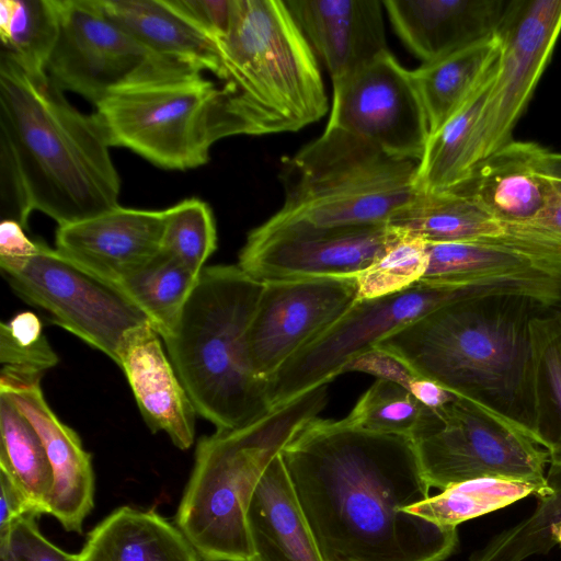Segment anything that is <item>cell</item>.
Listing matches in <instances>:
<instances>
[{
  "label": "cell",
  "instance_id": "cell-1",
  "mask_svg": "<svg viewBox=\"0 0 561 561\" xmlns=\"http://www.w3.org/2000/svg\"><path fill=\"white\" fill-rule=\"evenodd\" d=\"M324 561H444L458 543L404 510L430 497L411 437L316 417L280 451Z\"/></svg>",
  "mask_w": 561,
  "mask_h": 561
},
{
  "label": "cell",
  "instance_id": "cell-2",
  "mask_svg": "<svg viewBox=\"0 0 561 561\" xmlns=\"http://www.w3.org/2000/svg\"><path fill=\"white\" fill-rule=\"evenodd\" d=\"M103 128L80 112L48 76L0 57V196L2 219L24 228L33 211L58 226L118 205L121 178Z\"/></svg>",
  "mask_w": 561,
  "mask_h": 561
},
{
  "label": "cell",
  "instance_id": "cell-3",
  "mask_svg": "<svg viewBox=\"0 0 561 561\" xmlns=\"http://www.w3.org/2000/svg\"><path fill=\"white\" fill-rule=\"evenodd\" d=\"M547 308L551 307L524 295L465 298L437 308L375 346L536 442L530 325Z\"/></svg>",
  "mask_w": 561,
  "mask_h": 561
},
{
  "label": "cell",
  "instance_id": "cell-4",
  "mask_svg": "<svg viewBox=\"0 0 561 561\" xmlns=\"http://www.w3.org/2000/svg\"><path fill=\"white\" fill-rule=\"evenodd\" d=\"M263 287L239 265L205 266L162 339L196 413L216 430L239 428L272 411L267 381L253 373L245 342Z\"/></svg>",
  "mask_w": 561,
  "mask_h": 561
},
{
  "label": "cell",
  "instance_id": "cell-5",
  "mask_svg": "<svg viewBox=\"0 0 561 561\" xmlns=\"http://www.w3.org/2000/svg\"><path fill=\"white\" fill-rule=\"evenodd\" d=\"M319 385L239 428L202 437L175 515L202 561H252L245 511L270 462L328 402Z\"/></svg>",
  "mask_w": 561,
  "mask_h": 561
},
{
  "label": "cell",
  "instance_id": "cell-6",
  "mask_svg": "<svg viewBox=\"0 0 561 561\" xmlns=\"http://www.w3.org/2000/svg\"><path fill=\"white\" fill-rule=\"evenodd\" d=\"M218 49L239 135L297 131L328 112L319 61L284 1L236 0Z\"/></svg>",
  "mask_w": 561,
  "mask_h": 561
},
{
  "label": "cell",
  "instance_id": "cell-7",
  "mask_svg": "<svg viewBox=\"0 0 561 561\" xmlns=\"http://www.w3.org/2000/svg\"><path fill=\"white\" fill-rule=\"evenodd\" d=\"M419 162L391 157L339 128L284 157V202L271 218L318 227L388 225L416 190Z\"/></svg>",
  "mask_w": 561,
  "mask_h": 561
},
{
  "label": "cell",
  "instance_id": "cell-8",
  "mask_svg": "<svg viewBox=\"0 0 561 561\" xmlns=\"http://www.w3.org/2000/svg\"><path fill=\"white\" fill-rule=\"evenodd\" d=\"M94 106L110 147L167 170L204 165L215 142L239 135L222 85L195 70L126 85Z\"/></svg>",
  "mask_w": 561,
  "mask_h": 561
},
{
  "label": "cell",
  "instance_id": "cell-9",
  "mask_svg": "<svg viewBox=\"0 0 561 561\" xmlns=\"http://www.w3.org/2000/svg\"><path fill=\"white\" fill-rule=\"evenodd\" d=\"M428 485L439 490L479 478H502L549 491L548 451L520 428L462 397L436 412L413 438Z\"/></svg>",
  "mask_w": 561,
  "mask_h": 561
},
{
  "label": "cell",
  "instance_id": "cell-10",
  "mask_svg": "<svg viewBox=\"0 0 561 561\" xmlns=\"http://www.w3.org/2000/svg\"><path fill=\"white\" fill-rule=\"evenodd\" d=\"M13 291L117 364L133 330L151 324L119 284L105 279L39 241L22 265L2 272Z\"/></svg>",
  "mask_w": 561,
  "mask_h": 561
},
{
  "label": "cell",
  "instance_id": "cell-11",
  "mask_svg": "<svg viewBox=\"0 0 561 561\" xmlns=\"http://www.w3.org/2000/svg\"><path fill=\"white\" fill-rule=\"evenodd\" d=\"M486 295L495 294L419 282L389 296L357 300L334 325L288 359L267 380L271 409L284 405L319 385L329 383L342 374L350 360L437 308Z\"/></svg>",
  "mask_w": 561,
  "mask_h": 561
},
{
  "label": "cell",
  "instance_id": "cell-12",
  "mask_svg": "<svg viewBox=\"0 0 561 561\" xmlns=\"http://www.w3.org/2000/svg\"><path fill=\"white\" fill-rule=\"evenodd\" d=\"M56 8L58 34L46 72L62 92L95 105L126 85L194 70L144 47L94 0H56Z\"/></svg>",
  "mask_w": 561,
  "mask_h": 561
},
{
  "label": "cell",
  "instance_id": "cell-13",
  "mask_svg": "<svg viewBox=\"0 0 561 561\" xmlns=\"http://www.w3.org/2000/svg\"><path fill=\"white\" fill-rule=\"evenodd\" d=\"M400 236L389 225L318 227L267 219L248 234L238 265L261 282L356 277Z\"/></svg>",
  "mask_w": 561,
  "mask_h": 561
},
{
  "label": "cell",
  "instance_id": "cell-14",
  "mask_svg": "<svg viewBox=\"0 0 561 561\" xmlns=\"http://www.w3.org/2000/svg\"><path fill=\"white\" fill-rule=\"evenodd\" d=\"M327 126L358 136L387 154L419 162L430 128L411 70L387 50L332 81Z\"/></svg>",
  "mask_w": 561,
  "mask_h": 561
},
{
  "label": "cell",
  "instance_id": "cell-15",
  "mask_svg": "<svg viewBox=\"0 0 561 561\" xmlns=\"http://www.w3.org/2000/svg\"><path fill=\"white\" fill-rule=\"evenodd\" d=\"M560 33L561 0L507 2L496 30L501 44L496 78L473 136L474 168L513 140V129Z\"/></svg>",
  "mask_w": 561,
  "mask_h": 561
},
{
  "label": "cell",
  "instance_id": "cell-16",
  "mask_svg": "<svg viewBox=\"0 0 561 561\" xmlns=\"http://www.w3.org/2000/svg\"><path fill=\"white\" fill-rule=\"evenodd\" d=\"M357 300L356 277L264 282L245 336L253 373L267 381Z\"/></svg>",
  "mask_w": 561,
  "mask_h": 561
},
{
  "label": "cell",
  "instance_id": "cell-17",
  "mask_svg": "<svg viewBox=\"0 0 561 561\" xmlns=\"http://www.w3.org/2000/svg\"><path fill=\"white\" fill-rule=\"evenodd\" d=\"M42 375L1 369L5 394L38 433L54 473L48 514L68 531L82 533L94 504V472L90 454L78 434L50 409L41 387Z\"/></svg>",
  "mask_w": 561,
  "mask_h": 561
},
{
  "label": "cell",
  "instance_id": "cell-18",
  "mask_svg": "<svg viewBox=\"0 0 561 561\" xmlns=\"http://www.w3.org/2000/svg\"><path fill=\"white\" fill-rule=\"evenodd\" d=\"M165 209L116 207L93 217L58 226L56 250L119 284L161 251Z\"/></svg>",
  "mask_w": 561,
  "mask_h": 561
},
{
  "label": "cell",
  "instance_id": "cell-19",
  "mask_svg": "<svg viewBox=\"0 0 561 561\" xmlns=\"http://www.w3.org/2000/svg\"><path fill=\"white\" fill-rule=\"evenodd\" d=\"M309 46L332 81L354 71L387 47L379 0H285Z\"/></svg>",
  "mask_w": 561,
  "mask_h": 561
},
{
  "label": "cell",
  "instance_id": "cell-20",
  "mask_svg": "<svg viewBox=\"0 0 561 561\" xmlns=\"http://www.w3.org/2000/svg\"><path fill=\"white\" fill-rule=\"evenodd\" d=\"M117 365L124 371L139 411L152 433H165L174 446L188 449L195 437V408L151 324L125 337Z\"/></svg>",
  "mask_w": 561,
  "mask_h": 561
},
{
  "label": "cell",
  "instance_id": "cell-21",
  "mask_svg": "<svg viewBox=\"0 0 561 561\" xmlns=\"http://www.w3.org/2000/svg\"><path fill=\"white\" fill-rule=\"evenodd\" d=\"M508 1L385 0L399 38L423 64L493 36Z\"/></svg>",
  "mask_w": 561,
  "mask_h": 561
},
{
  "label": "cell",
  "instance_id": "cell-22",
  "mask_svg": "<svg viewBox=\"0 0 561 561\" xmlns=\"http://www.w3.org/2000/svg\"><path fill=\"white\" fill-rule=\"evenodd\" d=\"M541 149L535 142L512 140L478 163L470 179L455 188L471 195L503 226L529 222L554 188V180L536 169Z\"/></svg>",
  "mask_w": 561,
  "mask_h": 561
},
{
  "label": "cell",
  "instance_id": "cell-23",
  "mask_svg": "<svg viewBox=\"0 0 561 561\" xmlns=\"http://www.w3.org/2000/svg\"><path fill=\"white\" fill-rule=\"evenodd\" d=\"M245 523L252 561H324L280 454L254 488Z\"/></svg>",
  "mask_w": 561,
  "mask_h": 561
},
{
  "label": "cell",
  "instance_id": "cell-24",
  "mask_svg": "<svg viewBox=\"0 0 561 561\" xmlns=\"http://www.w3.org/2000/svg\"><path fill=\"white\" fill-rule=\"evenodd\" d=\"M96 5L150 51L218 77V45L167 0H94Z\"/></svg>",
  "mask_w": 561,
  "mask_h": 561
},
{
  "label": "cell",
  "instance_id": "cell-25",
  "mask_svg": "<svg viewBox=\"0 0 561 561\" xmlns=\"http://www.w3.org/2000/svg\"><path fill=\"white\" fill-rule=\"evenodd\" d=\"M80 561H198L181 530L154 511L122 506L88 535Z\"/></svg>",
  "mask_w": 561,
  "mask_h": 561
},
{
  "label": "cell",
  "instance_id": "cell-26",
  "mask_svg": "<svg viewBox=\"0 0 561 561\" xmlns=\"http://www.w3.org/2000/svg\"><path fill=\"white\" fill-rule=\"evenodd\" d=\"M388 225L427 243L478 241L504 234L502 224L471 195L457 188L416 191Z\"/></svg>",
  "mask_w": 561,
  "mask_h": 561
},
{
  "label": "cell",
  "instance_id": "cell-27",
  "mask_svg": "<svg viewBox=\"0 0 561 561\" xmlns=\"http://www.w3.org/2000/svg\"><path fill=\"white\" fill-rule=\"evenodd\" d=\"M496 33L449 55L411 70L422 101L430 136L466 102L499 60Z\"/></svg>",
  "mask_w": 561,
  "mask_h": 561
},
{
  "label": "cell",
  "instance_id": "cell-28",
  "mask_svg": "<svg viewBox=\"0 0 561 561\" xmlns=\"http://www.w3.org/2000/svg\"><path fill=\"white\" fill-rule=\"evenodd\" d=\"M497 67L499 60L459 110L430 136L416 169V191L451 190L470 179L474 169L473 136Z\"/></svg>",
  "mask_w": 561,
  "mask_h": 561
},
{
  "label": "cell",
  "instance_id": "cell-29",
  "mask_svg": "<svg viewBox=\"0 0 561 561\" xmlns=\"http://www.w3.org/2000/svg\"><path fill=\"white\" fill-rule=\"evenodd\" d=\"M536 442L561 466V309L547 308L531 321Z\"/></svg>",
  "mask_w": 561,
  "mask_h": 561
},
{
  "label": "cell",
  "instance_id": "cell-30",
  "mask_svg": "<svg viewBox=\"0 0 561 561\" xmlns=\"http://www.w3.org/2000/svg\"><path fill=\"white\" fill-rule=\"evenodd\" d=\"M0 469L22 490L37 516L48 514L54 473L45 446L31 422L0 393Z\"/></svg>",
  "mask_w": 561,
  "mask_h": 561
},
{
  "label": "cell",
  "instance_id": "cell-31",
  "mask_svg": "<svg viewBox=\"0 0 561 561\" xmlns=\"http://www.w3.org/2000/svg\"><path fill=\"white\" fill-rule=\"evenodd\" d=\"M199 275L161 250L119 285L163 339L175 325Z\"/></svg>",
  "mask_w": 561,
  "mask_h": 561
},
{
  "label": "cell",
  "instance_id": "cell-32",
  "mask_svg": "<svg viewBox=\"0 0 561 561\" xmlns=\"http://www.w3.org/2000/svg\"><path fill=\"white\" fill-rule=\"evenodd\" d=\"M548 493L537 497L535 511L494 536L469 561H524L561 546V466L549 465Z\"/></svg>",
  "mask_w": 561,
  "mask_h": 561
},
{
  "label": "cell",
  "instance_id": "cell-33",
  "mask_svg": "<svg viewBox=\"0 0 561 561\" xmlns=\"http://www.w3.org/2000/svg\"><path fill=\"white\" fill-rule=\"evenodd\" d=\"M530 494L538 497L541 491L524 481L479 478L450 485L404 511L439 526L457 527L462 522L503 508Z\"/></svg>",
  "mask_w": 561,
  "mask_h": 561
},
{
  "label": "cell",
  "instance_id": "cell-34",
  "mask_svg": "<svg viewBox=\"0 0 561 561\" xmlns=\"http://www.w3.org/2000/svg\"><path fill=\"white\" fill-rule=\"evenodd\" d=\"M58 34L56 0H1L2 50L33 76L46 67Z\"/></svg>",
  "mask_w": 561,
  "mask_h": 561
},
{
  "label": "cell",
  "instance_id": "cell-35",
  "mask_svg": "<svg viewBox=\"0 0 561 561\" xmlns=\"http://www.w3.org/2000/svg\"><path fill=\"white\" fill-rule=\"evenodd\" d=\"M435 413L400 385L377 379L344 420L365 431L413 438Z\"/></svg>",
  "mask_w": 561,
  "mask_h": 561
},
{
  "label": "cell",
  "instance_id": "cell-36",
  "mask_svg": "<svg viewBox=\"0 0 561 561\" xmlns=\"http://www.w3.org/2000/svg\"><path fill=\"white\" fill-rule=\"evenodd\" d=\"M216 249V222L206 202L192 197L165 209L163 252L201 274Z\"/></svg>",
  "mask_w": 561,
  "mask_h": 561
},
{
  "label": "cell",
  "instance_id": "cell-37",
  "mask_svg": "<svg viewBox=\"0 0 561 561\" xmlns=\"http://www.w3.org/2000/svg\"><path fill=\"white\" fill-rule=\"evenodd\" d=\"M427 262V242L401 232L383 255L356 276L358 300L389 296L414 286L422 279Z\"/></svg>",
  "mask_w": 561,
  "mask_h": 561
},
{
  "label": "cell",
  "instance_id": "cell-38",
  "mask_svg": "<svg viewBox=\"0 0 561 561\" xmlns=\"http://www.w3.org/2000/svg\"><path fill=\"white\" fill-rule=\"evenodd\" d=\"M58 356L50 346L39 318L32 311L16 313L0 325L2 367L44 375L56 366Z\"/></svg>",
  "mask_w": 561,
  "mask_h": 561
},
{
  "label": "cell",
  "instance_id": "cell-39",
  "mask_svg": "<svg viewBox=\"0 0 561 561\" xmlns=\"http://www.w3.org/2000/svg\"><path fill=\"white\" fill-rule=\"evenodd\" d=\"M0 561H80L47 540L39 531L35 516L28 515L13 524L0 538Z\"/></svg>",
  "mask_w": 561,
  "mask_h": 561
},
{
  "label": "cell",
  "instance_id": "cell-40",
  "mask_svg": "<svg viewBox=\"0 0 561 561\" xmlns=\"http://www.w3.org/2000/svg\"><path fill=\"white\" fill-rule=\"evenodd\" d=\"M167 2L217 45L230 31L236 0H167Z\"/></svg>",
  "mask_w": 561,
  "mask_h": 561
},
{
  "label": "cell",
  "instance_id": "cell-41",
  "mask_svg": "<svg viewBox=\"0 0 561 561\" xmlns=\"http://www.w3.org/2000/svg\"><path fill=\"white\" fill-rule=\"evenodd\" d=\"M358 371L400 385L408 391L421 376L404 360L394 354L374 346L350 360L342 369L343 373Z\"/></svg>",
  "mask_w": 561,
  "mask_h": 561
},
{
  "label": "cell",
  "instance_id": "cell-42",
  "mask_svg": "<svg viewBox=\"0 0 561 561\" xmlns=\"http://www.w3.org/2000/svg\"><path fill=\"white\" fill-rule=\"evenodd\" d=\"M20 222L2 219L0 225V267L2 272L15 268L30 260L39 248V241L30 239Z\"/></svg>",
  "mask_w": 561,
  "mask_h": 561
},
{
  "label": "cell",
  "instance_id": "cell-43",
  "mask_svg": "<svg viewBox=\"0 0 561 561\" xmlns=\"http://www.w3.org/2000/svg\"><path fill=\"white\" fill-rule=\"evenodd\" d=\"M0 538L4 537L20 518L35 514L31 503L10 476L0 469Z\"/></svg>",
  "mask_w": 561,
  "mask_h": 561
},
{
  "label": "cell",
  "instance_id": "cell-44",
  "mask_svg": "<svg viewBox=\"0 0 561 561\" xmlns=\"http://www.w3.org/2000/svg\"><path fill=\"white\" fill-rule=\"evenodd\" d=\"M425 408L439 411L458 397L440 383L420 376L409 390Z\"/></svg>",
  "mask_w": 561,
  "mask_h": 561
},
{
  "label": "cell",
  "instance_id": "cell-45",
  "mask_svg": "<svg viewBox=\"0 0 561 561\" xmlns=\"http://www.w3.org/2000/svg\"><path fill=\"white\" fill-rule=\"evenodd\" d=\"M536 169L545 176L561 181V153L542 148L536 160Z\"/></svg>",
  "mask_w": 561,
  "mask_h": 561
},
{
  "label": "cell",
  "instance_id": "cell-46",
  "mask_svg": "<svg viewBox=\"0 0 561 561\" xmlns=\"http://www.w3.org/2000/svg\"><path fill=\"white\" fill-rule=\"evenodd\" d=\"M558 274L561 276V260H560L559 265H558Z\"/></svg>",
  "mask_w": 561,
  "mask_h": 561
}]
</instances>
